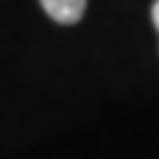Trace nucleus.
<instances>
[{"instance_id":"f03ea898","label":"nucleus","mask_w":159,"mask_h":159,"mask_svg":"<svg viewBox=\"0 0 159 159\" xmlns=\"http://www.w3.org/2000/svg\"><path fill=\"white\" fill-rule=\"evenodd\" d=\"M151 20H154V25L159 31V0H154V6H151Z\"/></svg>"},{"instance_id":"f257e3e1","label":"nucleus","mask_w":159,"mask_h":159,"mask_svg":"<svg viewBox=\"0 0 159 159\" xmlns=\"http://www.w3.org/2000/svg\"><path fill=\"white\" fill-rule=\"evenodd\" d=\"M39 6L53 22L61 25H75L87 11V0H39Z\"/></svg>"}]
</instances>
